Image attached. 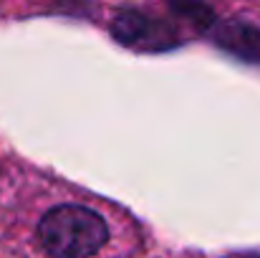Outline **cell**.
I'll use <instances>...</instances> for the list:
<instances>
[{
    "label": "cell",
    "instance_id": "6da1fadb",
    "mask_svg": "<svg viewBox=\"0 0 260 258\" xmlns=\"http://www.w3.org/2000/svg\"><path fill=\"white\" fill-rule=\"evenodd\" d=\"M142 223L119 203L23 160H0V258H134Z\"/></svg>",
    "mask_w": 260,
    "mask_h": 258
},
{
    "label": "cell",
    "instance_id": "7a4b0ae2",
    "mask_svg": "<svg viewBox=\"0 0 260 258\" xmlns=\"http://www.w3.org/2000/svg\"><path fill=\"white\" fill-rule=\"evenodd\" d=\"M142 258H184V256H177V253H170V251H157V253H147Z\"/></svg>",
    "mask_w": 260,
    "mask_h": 258
},
{
    "label": "cell",
    "instance_id": "3957f363",
    "mask_svg": "<svg viewBox=\"0 0 260 258\" xmlns=\"http://www.w3.org/2000/svg\"><path fill=\"white\" fill-rule=\"evenodd\" d=\"M225 258H260V253H233V256H225Z\"/></svg>",
    "mask_w": 260,
    "mask_h": 258
}]
</instances>
